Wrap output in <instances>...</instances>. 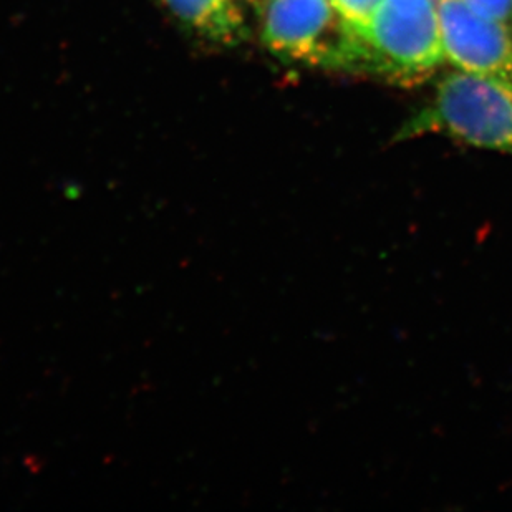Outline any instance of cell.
I'll use <instances>...</instances> for the list:
<instances>
[{"label":"cell","instance_id":"1","mask_svg":"<svg viewBox=\"0 0 512 512\" xmlns=\"http://www.w3.org/2000/svg\"><path fill=\"white\" fill-rule=\"evenodd\" d=\"M426 133L512 155L511 78L463 70L443 78L433 102L403 126L400 138Z\"/></svg>","mask_w":512,"mask_h":512},{"label":"cell","instance_id":"2","mask_svg":"<svg viewBox=\"0 0 512 512\" xmlns=\"http://www.w3.org/2000/svg\"><path fill=\"white\" fill-rule=\"evenodd\" d=\"M262 42L277 57L314 67L367 72V47L330 0H266Z\"/></svg>","mask_w":512,"mask_h":512},{"label":"cell","instance_id":"3","mask_svg":"<svg viewBox=\"0 0 512 512\" xmlns=\"http://www.w3.org/2000/svg\"><path fill=\"white\" fill-rule=\"evenodd\" d=\"M363 42L368 72L393 78L421 77L446 60L435 0H380Z\"/></svg>","mask_w":512,"mask_h":512},{"label":"cell","instance_id":"4","mask_svg":"<svg viewBox=\"0 0 512 512\" xmlns=\"http://www.w3.org/2000/svg\"><path fill=\"white\" fill-rule=\"evenodd\" d=\"M446 60L463 72L512 80V27L474 12L464 0H440Z\"/></svg>","mask_w":512,"mask_h":512},{"label":"cell","instance_id":"5","mask_svg":"<svg viewBox=\"0 0 512 512\" xmlns=\"http://www.w3.org/2000/svg\"><path fill=\"white\" fill-rule=\"evenodd\" d=\"M189 29L218 44H236L244 30L237 0H163Z\"/></svg>","mask_w":512,"mask_h":512},{"label":"cell","instance_id":"6","mask_svg":"<svg viewBox=\"0 0 512 512\" xmlns=\"http://www.w3.org/2000/svg\"><path fill=\"white\" fill-rule=\"evenodd\" d=\"M340 20L360 39H365L380 0H330Z\"/></svg>","mask_w":512,"mask_h":512},{"label":"cell","instance_id":"7","mask_svg":"<svg viewBox=\"0 0 512 512\" xmlns=\"http://www.w3.org/2000/svg\"><path fill=\"white\" fill-rule=\"evenodd\" d=\"M464 2L474 12L512 27V0H464Z\"/></svg>","mask_w":512,"mask_h":512},{"label":"cell","instance_id":"8","mask_svg":"<svg viewBox=\"0 0 512 512\" xmlns=\"http://www.w3.org/2000/svg\"><path fill=\"white\" fill-rule=\"evenodd\" d=\"M254 2H262V4H264V2H266V0H254Z\"/></svg>","mask_w":512,"mask_h":512},{"label":"cell","instance_id":"9","mask_svg":"<svg viewBox=\"0 0 512 512\" xmlns=\"http://www.w3.org/2000/svg\"><path fill=\"white\" fill-rule=\"evenodd\" d=\"M436 4H438V2H440V0H435Z\"/></svg>","mask_w":512,"mask_h":512}]
</instances>
